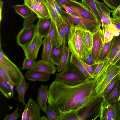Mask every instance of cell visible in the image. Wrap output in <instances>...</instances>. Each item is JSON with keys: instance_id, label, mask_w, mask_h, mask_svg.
<instances>
[{"instance_id": "6da1fadb", "label": "cell", "mask_w": 120, "mask_h": 120, "mask_svg": "<svg viewBox=\"0 0 120 120\" xmlns=\"http://www.w3.org/2000/svg\"><path fill=\"white\" fill-rule=\"evenodd\" d=\"M98 76L73 86L55 81L48 89V102L60 114L73 109L78 102L94 88Z\"/></svg>"}, {"instance_id": "7a4b0ae2", "label": "cell", "mask_w": 120, "mask_h": 120, "mask_svg": "<svg viewBox=\"0 0 120 120\" xmlns=\"http://www.w3.org/2000/svg\"><path fill=\"white\" fill-rule=\"evenodd\" d=\"M88 78L78 68L69 62L62 71L56 74L54 81L73 86L82 83Z\"/></svg>"}, {"instance_id": "3957f363", "label": "cell", "mask_w": 120, "mask_h": 120, "mask_svg": "<svg viewBox=\"0 0 120 120\" xmlns=\"http://www.w3.org/2000/svg\"><path fill=\"white\" fill-rule=\"evenodd\" d=\"M0 67L8 76L12 86H16L20 82L23 75L18 67L6 56L3 52L0 42Z\"/></svg>"}, {"instance_id": "277c9868", "label": "cell", "mask_w": 120, "mask_h": 120, "mask_svg": "<svg viewBox=\"0 0 120 120\" xmlns=\"http://www.w3.org/2000/svg\"><path fill=\"white\" fill-rule=\"evenodd\" d=\"M60 15L67 22L71 27V25L77 26L92 34L100 28L101 23L99 21H93L71 15L62 9Z\"/></svg>"}, {"instance_id": "5b68a950", "label": "cell", "mask_w": 120, "mask_h": 120, "mask_svg": "<svg viewBox=\"0 0 120 120\" xmlns=\"http://www.w3.org/2000/svg\"><path fill=\"white\" fill-rule=\"evenodd\" d=\"M103 100L102 97L98 98L77 111L79 120H94L99 117Z\"/></svg>"}, {"instance_id": "8992f818", "label": "cell", "mask_w": 120, "mask_h": 120, "mask_svg": "<svg viewBox=\"0 0 120 120\" xmlns=\"http://www.w3.org/2000/svg\"><path fill=\"white\" fill-rule=\"evenodd\" d=\"M37 33L36 25L33 24L27 28L23 27L17 36L16 41L18 44L23 49H24L31 42Z\"/></svg>"}, {"instance_id": "52a82bcc", "label": "cell", "mask_w": 120, "mask_h": 120, "mask_svg": "<svg viewBox=\"0 0 120 120\" xmlns=\"http://www.w3.org/2000/svg\"><path fill=\"white\" fill-rule=\"evenodd\" d=\"M104 43V38L103 31L100 28L93 33V44L91 52L95 63L98 62V59Z\"/></svg>"}, {"instance_id": "ba28073f", "label": "cell", "mask_w": 120, "mask_h": 120, "mask_svg": "<svg viewBox=\"0 0 120 120\" xmlns=\"http://www.w3.org/2000/svg\"><path fill=\"white\" fill-rule=\"evenodd\" d=\"M42 38L37 33L30 43L23 49L26 57L35 60L37 58L41 46L43 44Z\"/></svg>"}, {"instance_id": "9c48e42d", "label": "cell", "mask_w": 120, "mask_h": 120, "mask_svg": "<svg viewBox=\"0 0 120 120\" xmlns=\"http://www.w3.org/2000/svg\"><path fill=\"white\" fill-rule=\"evenodd\" d=\"M65 5L73 9L82 18L93 21H98L91 11L80 1L71 0Z\"/></svg>"}, {"instance_id": "30bf717a", "label": "cell", "mask_w": 120, "mask_h": 120, "mask_svg": "<svg viewBox=\"0 0 120 120\" xmlns=\"http://www.w3.org/2000/svg\"><path fill=\"white\" fill-rule=\"evenodd\" d=\"M24 4L35 13L38 18L48 17L50 16L49 10L45 1L39 2L36 0H24Z\"/></svg>"}, {"instance_id": "8fae6325", "label": "cell", "mask_w": 120, "mask_h": 120, "mask_svg": "<svg viewBox=\"0 0 120 120\" xmlns=\"http://www.w3.org/2000/svg\"><path fill=\"white\" fill-rule=\"evenodd\" d=\"M68 41V48L71 54L82 60V56L77 37L75 33V26L72 24L71 26L70 32Z\"/></svg>"}, {"instance_id": "7c38bea8", "label": "cell", "mask_w": 120, "mask_h": 120, "mask_svg": "<svg viewBox=\"0 0 120 120\" xmlns=\"http://www.w3.org/2000/svg\"><path fill=\"white\" fill-rule=\"evenodd\" d=\"M24 105L27 109L26 120H40L41 109L38 103L30 98Z\"/></svg>"}, {"instance_id": "4fadbf2b", "label": "cell", "mask_w": 120, "mask_h": 120, "mask_svg": "<svg viewBox=\"0 0 120 120\" xmlns=\"http://www.w3.org/2000/svg\"><path fill=\"white\" fill-rule=\"evenodd\" d=\"M50 17L51 22L48 36L52 46L57 48L62 45L63 41L58 31L57 25Z\"/></svg>"}, {"instance_id": "5bb4252c", "label": "cell", "mask_w": 120, "mask_h": 120, "mask_svg": "<svg viewBox=\"0 0 120 120\" xmlns=\"http://www.w3.org/2000/svg\"><path fill=\"white\" fill-rule=\"evenodd\" d=\"M57 68L49 60L43 59L36 62L35 66L30 70L39 71L51 74H54Z\"/></svg>"}, {"instance_id": "9a60e30c", "label": "cell", "mask_w": 120, "mask_h": 120, "mask_svg": "<svg viewBox=\"0 0 120 120\" xmlns=\"http://www.w3.org/2000/svg\"><path fill=\"white\" fill-rule=\"evenodd\" d=\"M74 26L75 33L77 37L82 56V61L88 57L91 52V50H89L86 45L81 28L77 26Z\"/></svg>"}, {"instance_id": "2e32d148", "label": "cell", "mask_w": 120, "mask_h": 120, "mask_svg": "<svg viewBox=\"0 0 120 120\" xmlns=\"http://www.w3.org/2000/svg\"><path fill=\"white\" fill-rule=\"evenodd\" d=\"M95 2L97 9L101 17V24L108 26L112 24L110 15L111 10L103 3L98 1Z\"/></svg>"}, {"instance_id": "e0dca14e", "label": "cell", "mask_w": 120, "mask_h": 120, "mask_svg": "<svg viewBox=\"0 0 120 120\" xmlns=\"http://www.w3.org/2000/svg\"><path fill=\"white\" fill-rule=\"evenodd\" d=\"M36 25L37 33L42 38L48 35L51 22L50 15L48 17L40 18Z\"/></svg>"}, {"instance_id": "ac0fdd59", "label": "cell", "mask_w": 120, "mask_h": 120, "mask_svg": "<svg viewBox=\"0 0 120 120\" xmlns=\"http://www.w3.org/2000/svg\"><path fill=\"white\" fill-rule=\"evenodd\" d=\"M48 86L41 84L38 89L37 97V102L41 109L46 114L47 107V102L48 98Z\"/></svg>"}, {"instance_id": "d6986e66", "label": "cell", "mask_w": 120, "mask_h": 120, "mask_svg": "<svg viewBox=\"0 0 120 120\" xmlns=\"http://www.w3.org/2000/svg\"><path fill=\"white\" fill-rule=\"evenodd\" d=\"M50 75L39 71L30 70L26 72L25 76L29 81L46 82L50 79Z\"/></svg>"}, {"instance_id": "ffe728a7", "label": "cell", "mask_w": 120, "mask_h": 120, "mask_svg": "<svg viewBox=\"0 0 120 120\" xmlns=\"http://www.w3.org/2000/svg\"><path fill=\"white\" fill-rule=\"evenodd\" d=\"M103 98L105 102L107 104H110L115 102L120 101V79Z\"/></svg>"}, {"instance_id": "44dd1931", "label": "cell", "mask_w": 120, "mask_h": 120, "mask_svg": "<svg viewBox=\"0 0 120 120\" xmlns=\"http://www.w3.org/2000/svg\"><path fill=\"white\" fill-rule=\"evenodd\" d=\"M120 51V33L118 35L114 36L112 40L109 53L106 57L111 63Z\"/></svg>"}, {"instance_id": "7402d4cb", "label": "cell", "mask_w": 120, "mask_h": 120, "mask_svg": "<svg viewBox=\"0 0 120 120\" xmlns=\"http://www.w3.org/2000/svg\"><path fill=\"white\" fill-rule=\"evenodd\" d=\"M102 26L104 38V44L111 41L114 36L118 35L120 33L112 23L108 26L102 24Z\"/></svg>"}, {"instance_id": "603a6c76", "label": "cell", "mask_w": 120, "mask_h": 120, "mask_svg": "<svg viewBox=\"0 0 120 120\" xmlns=\"http://www.w3.org/2000/svg\"><path fill=\"white\" fill-rule=\"evenodd\" d=\"M29 86V83L26 82L24 77H23L19 83L16 86L15 90L18 94V100L23 105L26 103L25 100V93L27 90Z\"/></svg>"}, {"instance_id": "cb8c5ba5", "label": "cell", "mask_w": 120, "mask_h": 120, "mask_svg": "<svg viewBox=\"0 0 120 120\" xmlns=\"http://www.w3.org/2000/svg\"><path fill=\"white\" fill-rule=\"evenodd\" d=\"M12 87L0 76V91L2 94L7 98H11L14 97Z\"/></svg>"}, {"instance_id": "d4e9b609", "label": "cell", "mask_w": 120, "mask_h": 120, "mask_svg": "<svg viewBox=\"0 0 120 120\" xmlns=\"http://www.w3.org/2000/svg\"><path fill=\"white\" fill-rule=\"evenodd\" d=\"M64 47L63 44L58 48L52 46L49 60L54 65H58L63 54Z\"/></svg>"}, {"instance_id": "484cf974", "label": "cell", "mask_w": 120, "mask_h": 120, "mask_svg": "<svg viewBox=\"0 0 120 120\" xmlns=\"http://www.w3.org/2000/svg\"><path fill=\"white\" fill-rule=\"evenodd\" d=\"M109 113L112 120H120V102H115L107 104Z\"/></svg>"}, {"instance_id": "4316f807", "label": "cell", "mask_w": 120, "mask_h": 120, "mask_svg": "<svg viewBox=\"0 0 120 120\" xmlns=\"http://www.w3.org/2000/svg\"><path fill=\"white\" fill-rule=\"evenodd\" d=\"M70 52L69 48L67 46L64 47L61 59L57 68L58 72H60L62 71L69 63Z\"/></svg>"}, {"instance_id": "83f0119b", "label": "cell", "mask_w": 120, "mask_h": 120, "mask_svg": "<svg viewBox=\"0 0 120 120\" xmlns=\"http://www.w3.org/2000/svg\"><path fill=\"white\" fill-rule=\"evenodd\" d=\"M45 1L49 10L50 16L58 25L61 19V16L56 9L53 0H45Z\"/></svg>"}, {"instance_id": "f1b7e54d", "label": "cell", "mask_w": 120, "mask_h": 120, "mask_svg": "<svg viewBox=\"0 0 120 120\" xmlns=\"http://www.w3.org/2000/svg\"><path fill=\"white\" fill-rule=\"evenodd\" d=\"M43 47L41 55L42 59L49 60L52 46L48 35L44 37L43 40Z\"/></svg>"}, {"instance_id": "f546056e", "label": "cell", "mask_w": 120, "mask_h": 120, "mask_svg": "<svg viewBox=\"0 0 120 120\" xmlns=\"http://www.w3.org/2000/svg\"><path fill=\"white\" fill-rule=\"evenodd\" d=\"M81 2L91 11L97 20L101 23V17L97 9L94 0H81Z\"/></svg>"}, {"instance_id": "4dcf8cb0", "label": "cell", "mask_w": 120, "mask_h": 120, "mask_svg": "<svg viewBox=\"0 0 120 120\" xmlns=\"http://www.w3.org/2000/svg\"><path fill=\"white\" fill-rule=\"evenodd\" d=\"M16 13L24 19L27 17L31 11L26 4L16 5L13 6Z\"/></svg>"}, {"instance_id": "1f68e13d", "label": "cell", "mask_w": 120, "mask_h": 120, "mask_svg": "<svg viewBox=\"0 0 120 120\" xmlns=\"http://www.w3.org/2000/svg\"><path fill=\"white\" fill-rule=\"evenodd\" d=\"M70 63L78 68L88 78H94L89 73L80 62V60L77 57L72 54H71L70 57Z\"/></svg>"}, {"instance_id": "d6a6232c", "label": "cell", "mask_w": 120, "mask_h": 120, "mask_svg": "<svg viewBox=\"0 0 120 120\" xmlns=\"http://www.w3.org/2000/svg\"><path fill=\"white\" fill-rule=\"evenodd\" d=\"M58 120H79V117L77 112L72 110L59 114Z\"/></svg>"}, {"instance_id": "836d02e7", "label": "cell", "mask_w": 120, "mask_h": 120, "mask_svg": "<svg viewBox=\"0 0 120 120\" xmlns=\"http://www.w3.org/2000/svg\"><path fill=\"white\" fill-rule=\"evenodd\" d=\"M99 117L101 120H112L109 112L107 104L104 99L101 106Z\"/></svg>"}, {"instance_id": "e575fe53", "label": "cell", "mask_w": 120, "mask_h": 120, "mask_svg": "<svg viewBox=\"0 0 120 120\" xmlns=\"http://www.w3.org/2000/svg\"><path fill=\"white\" fill-rule=\"evenodd\" d=\"M112 40L104 44L98 59V62L104 60L106 58L110 49Z\"/></svg>"}, {"instance_id": "d590c367", "label": "cell", "mask_w": 120, "mask_h": 120, "mask_svg": "<svg viewBox=\"0 0 120 120\" xmlns=\"http://www.w3.org/2000/svg\"><path fill=\"white\" fill-rule=\"evenodd\" d=\"M46 114L48 120H58L59 113L50 104L47 106Z\"/></svg>"}, {"instance_id": "8d00e7d4", "label": "cell", "mask_w": 120, "mask_h": 120, "mask_svg": "<svg viewBox=\"0 0 120 120\" xmlns=\"http://www.w3.org/2000/svg\"><path fill=\"white\" fill-rule=\"evenodd\" d=\"M38 18L37 14L31 11L28 16L25 19L23 24V27L27 28L33 25V23L36 19Z\"/></svg>"}, {"instance_id": "74e56055", "label": "cell", "mask_w": 120, "mask_h": 120, "mask_svg": "<svg viewBox=\"0 0 120 120\" xmlns=\"http://www.w3.org/2000/svg\"><path fill=\"white\" fill-rule=\"evenodd\" d=\"M81 29L86 45L89 50H91L93 44V34L89 30Z\"/></svg>"}, {"instance_id": "f35d334b", "label": "cell", "mask_w": 120, "mask_h": 120, "mask_svg": "<svg viewBox=\"0 0 120 120\" xmlns=\"http://www.w3.org/2000/svg\"><path fill=\"white\" fill-rule=\"evenodd\" d=\"M120 79V75L117 74L109 82L105 89L102 97L104 98L113 87L118 81Z\"/></svg>"}, {"instance_id": "ab89813d", "label": "cell", "mask_w": 120, "mask_h": 120, "mask_svg": "<svg viewBox=\"0 0 120 120\" xmlns=\"http://www.w3.org/2000/svg\"><path fill=\"white\" fill-rule=\"evenodd\" d=\"M36 63L35 60L26 57L24 59L21 69L22 70H30L35 66Z\"/></svg>"}, {"instance_id": "60d3db41", "label": "cell", "mask_w": 120, "mask_h": 120, "mask_svg": "<svg viewBox=\"0 0 120 120\" xmlns=\"http://www.w3.org/2000/svg\"><path fill=\"white\" fill-rule=\"evenodd\" d=\"M80 61L92 78H94V74L98 62L96 63L90 65L86 64L81 60H80Z\"/></svg>"}, {"instance_id": "b9f144b4", "label": "cell", "mask_w": 120, "mask_h": 120, "mask_svg": "<svg viewBox=\"0 0 120 120\" xmlns=\"http://www.w3.org/2000/svg\"><path fill=\"white\" fill-rule=\"evenodd\" d=\"M58 31L63 41V45L64 47L66 46L67 39L63 29L62 21L61 17L59 23L58 25Z\"/></svg>"}, {"instance_id": "7bdbcfd3", "label": "cell", "mask_w": 120, "mask_h": 120, "mask_svg": "<svg viewBox=\"0 0 120 120\" xmlns=\"http://www.w3.org/2000/svg\"><path fill=\"white\" fill-rule=\"evenodd\" d=\"M106 5L110 9L115 10L120 5V0H103Z\"/></svg>"}, {"instance_id": "ee69618b", "label": "cell", "mask_w": 120, "mask_h": 120, "mask_svg": "<svg viewBox=\"0 0 120 120\" xmlns=\"http://www.w3.org/2000/svg\"><path fill=\"white\" fill-rule=\"evenodd\" d=\"M19 107L18 105L15 111L11 113L6 115L4 120H16L20 117L19 112Z\"/></svg>"}, {"instance_id": "f6af8a7d", "label": "cell", "mask_w": 120, "mask_h": 120, "mask_svg": "<svg viewBox=\"0 0 120 120\" xmlns=\"http://www.w3.org/2000/svg\"><path fill=\"white\" fill-rule=\"evenodd\" d=\"M61 19L63 29L68 40L70 33L71 27L66 20L62 17Z\"/></svg>"}, {"instance_id": "bcb514c9", "label": "cell", "mask_w": 120, "mask_h": 120, "mask_svg": "<svg viewBox=\"0 0 120 120\" xmlns=\"http://www.w3.org/2000/svg\"><path fill=\"white\" fill-rule=\"evenodd\" d=\"M112 18L115 19L120 20V5L115 9L111 10Z\"/></svg>"}, {"instance_id": "7dc6e473", "label": "cell", "mask_w": 120, "mask_h": 120, "mask_svg": "<svg viewBox=\"0 0 120 120\" xmlns=\"http://www.w3.org/2000/svg\"><path fill=\"white\" fill-rule=\"evenodd\" d=\"M63 8L67 12L71 15L81 17V16L75 11L66 5H62V8Z\"/></svg>"}, {"instance_id": "c3c4849f", "label": "cell", "mask_w": 120, "mask_h": 120, "mask_svg": "<svg viewBox=\"0 0 120 120\" xmlns=\"http://www.w3.org/2000/svg\"><path fill=\"white\" fill-rule=\"evenodd\" d=\"M105 60H104L98 62V65L94 74V78L97 76L98 75L103 68L105 64Z\"/></svg>"}, {"instance_id": "681fc988", "label": "cell", "mask_w": 120, "mask_h": 120, "mask_svg": "<svg viewBox=\"0 0 120 120\" xmlns=\"http://www.w3.org/2000/svg\"><path fill=\"white\" fill-rule=\"evenodd\" d=\"M0 76L2 78L11 86H13L8 75L1 67H0Z\"/></svg>"}, {"instance_id": "f907efd6", "label": "cell", "mask_w": 120, "mask_h": 120, "mask_svg": "<svg viewBox=\"0 0 120 120\" xmlns=\"http://www.w3.org/2000/svg\"><path fill=\"white\" fill-rule=\"evenodd\" d=\"M82 61L86 64L90 65L96 63L93 59L91 52L86 59Z\"/></svg>"}, {"instance_id": "816d5d0a", "label": "cell", "mask_w": 120, "mask_h": 120, "mask_svg": "<svg viewBox=\"0 0 120 120\" xmlns=\"http://www.w3.org/2000/svg\"><path fill=\"white\" fill-rule=\"evenodd\" d=\"M112 24L120 32V20L115 19L111 17Z\"/></svg>"}, {"instance_id": "f5cc1de1", "label": "cell", "mask_w": 120, "mask_h": 120, "mask_svg": "<svg viewBox=\"0 0 120 120\" xmlns=\"http://www.w3.org/2000/svg\"><path fill=\"white\" fill-rule=\"evenodd\" d=\"M57 1L60 7L62 8V5H65L67 3L70 2L71 0H56Z\"/></svg>"}, {"instance_id": "db71d44e", "label": "cell", "mask_w": 120, "mask_h": 120, "mask_svg": "<svg viewBox=\"0 0 120 120\" xmlns=\"http://www.w3.org/2000/svg\"><path fill=\"white\" fill-rule=\"evenodd\" d=\"M53 0L56 9L59 14L61 15V10L62 9L60 7L56 0Z\"/></svg>"}, {"instance_id": "11a10c76", "label": "cell", "mask_w": 120, "mask_h": 120, "mask_svg": "<svg viewBox=\"0 0 120 120\" xmlns=\"http://www.w3.org/2000/svg\"><path fill=\"white\" fill-rule=\"evenodd\" d=\"M27 109L24 108L23 112L22 115L21 120H26L27 115Z\"/></svg>"}, {"instance_id": "9f6ffc18", "label": "cell", "mask_w": 120, "mask_h": 120, "mask_svg": "<svg viewBox=\"0 0 120 120\" xmlns=\"http://www.w3.org/2000/svg\"><path fill=\"white\" fill-rule=\"evenodd\" d=\"M120 58V51L116 55L111 63L112 64H115L117 61Z\"/></svg>"}, {"instance_id": "6f0895ef", "label": "cell", "mask_w": 120, "mask_h": 120, "mask_svg": "<svg viewBox=\"0 0 120 120\" xmlns=\"http://www.w3.org/2000/svg\"><path fill=\"white\" fill-rule=\"evenodd\" d=\"M3 4V2L1 0H0V21L1 23V20L2 19V8Z\"/></svg>"}, {"instance_id": "680465c9", "label": "cell", "mask_w": 120, "mask_h": 120, "mask_svg": "<svg viewBox=\"0 0 120 120\" xmlns=\"http://www.w3.org/2000/svg\"><path fill=\"white\" fill-rule=\"evenodd\" d=\"M40 120H48L46 116H41Z\"/></svg>"}, {"instance_id": "91938a15", "label": "cell", "mask_w": 120, "mask_h": 120, "mask_svg": "<svg viewBox=\"0 0 120 120\" xmlns=\"http://www.w3.org/2000/svg\"><path fill=\"white\" fill-rule=\"evenodd\" d=\"M115 64L118 66H120V58L117 61Z\"/></svg>"}, {"instance_id": "94428289", "label": "cell", "mask_w": 120, "mask_h": 120, "mask_svg": "<svg viewBox=\"0 0 120 120\" xmlns=\"http://www.w3.org/2000/svg\"><path fill=\"white\" fill-rule=\"evenodd\" d=\"M38 2L41 3L44 2L45 1V0H36Z\"/></svg>"}, {"instance_id": "6125c7cd", "label": "cell", "mask_w": 120, "mask_h": 120, "mask_svg": "<svg viewBox=\"0 0 120 120\" xmlns=\"http://www.w3.org/2000/svg\"><path fill=\"white\" fill-rule=\"evenodd\" d=\"M120 68H119V73L120 75V66L119 67Z\"/></svg>"}, {"instance_id": "be15d7a7", "label": "cell", "mask_w": 120, "mask_h": 120, "mask_svg": "<svg viewBox=\"0 0 120 120\" xmlns=\"http://www.w3.org/2000/svg\"><path fill=\"white\" fill-rule=\"evenodd\" d=\"M94 0L95 1H98V0Z\"/></svg>"}, {"instance_id": "e7e4bbea", "label": "cell", "mask_w": 120, "mask_h": 120, "mask_svg": "<svg viewBox=\"0 0 120 120\" xmlns=\"http://www.w3.org/2000/svg\"></svg>"}]
</instances>
